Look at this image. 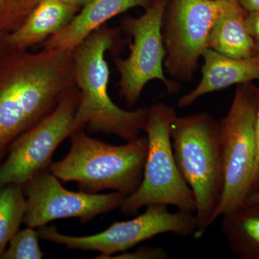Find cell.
Returning a JSON list of instances; mask_svg holds the SVG:
<instances>
[{
	"label": "cell",
	"mask_w": 259,
	"mask_h": 259,
	"mask_svg": "<svg viewBox=\"0 0 259 259\" xmlns=\"http://www.w3.org/2000/svg\"><path fill=\"white\" fill-rule=\"evenodd\" d=\"M74 50L13 49L0 62V164L17 139L76 87Z\"/></svg>",
	"instance_id": "obj_1"
},
{
	"label": "cell",
	"mask_w": 259,
	"mask_h": 259,
	"mask_svg": "<svg viewBox=\"0 0 259 259\" xmlns=\"http://www.w3.org/2000/svg\"><path fill=\"white\" fill-rule=\"evenodd\" d=\"M119 39L117 29L102 26L74 50L75 85L80 92L74 132L87 127L90 133L111 134L128 141L144 131L148 107L123 110L109 95L110 72L105 54Z\"/></svg>",
	"instance_id": "obj_2"
},
{
	"label": "cell",
	"mask_w": 259,
	"mask_h": 259,
	"mask_svg": "<svg viewBox=\"0 0 259 259\" xmlns=\"http://www.w3.org/2000/svg\"><path fill=\"white\" fill-rule=\"evenodd\" d=\"M219 129V120L206 112L177 115L171 123L175 160L195 201V239L202 238L214 223L224 189Z\"/></svg>",
	"instance_id": "obj_3"
},
{
	"label": "cell",
	"mask_w": 259,
	"mask_h": 259,
	"mask_svg": "<svg viewBox=\"0 0 259 259\" xmlns=\"http://www.w3.org/2000/svg\"><path fill=\"white\" fill-rule=\"evenodd\" d=\"M71 148L49 171L62 182H75L83 192L114 190L125 195L141 185L148 151L146 136L116 146L90 137L78 130L70 136Z\"/></svg>",
	"instance_id": "obj_4"
},
{
	"label": "cell",
	"mask_w": 259,
	"mask_h": 259,
	"mask_svg": "<svg viewBox=\"0 0 259 259\" xmlns=\"http://www.w3.org/2000/svg\"><path fill=\"white\" fill-rule=\"evenodd\" d=\"M176 110L164 102L148 107L144 127L148 139V151L141 185L127 196L120 206L121 212L136 214L150 204L174 206L178 210L195 212L192 191L177 166L171 138L172 122Z\"/></svg>",
	"instance_id": "obj_5"
},
{
	"label": "cell",
	"mask_w": 259,
	"mask_h": 259,
	"mask_svg": "<svg viewBox=\"0 0 259 259\" xmlns=\"http://www.w3.org/2000/svg\"><path fill=\"white\" fill-rule=\"evenodd\" d=\"M259 88L253 83L236 85L228 113L219 120L224 189L214 221L244 204L249 195L256 157L255 119Z\"/></svg>",
	"instance_id": "obj_6"
},
{
	"label": "cell",
	"mask_w": 259,
	"mask_h": 259,
	"mask_svg": "<svg viewBox=\"0 0 259 259\" xmlns=\"http://www.w3.org/2000/svg\"><path fill=\"white\" fill-rule=\"evenodd\" d=\"M167 3L168 0H153L141 16H127L121 20V30L131 37L132 42L128 56L115 57L114 61L120 74L119 95L130 107L137 103L145 87L152 80L163 82L170 95L180 91V83L164 74L166 50L161 27Z\"/></svg>",
	"instance_id": "obj_7"
},
{
	"label": "cell",
	"mask_w": 259,
	"mask_h": 259,
	"mask_svg": "<svg viewBox=\"0 0 259 259\" xmlns=\"http://www.w3.org/2000/svg\"><path fill=\"white\" fill-rule=\"evenodd\" d=\"M138 217L116 222L105 231L87 236L62 234L55 227L39 228V238L63 245L69 249L93 250L100 253L98 258L127 251L141 242L164 233L182 237L193 236L197 231L194 213L177 210L171 212L164 204H150Z\"/></svg>",
	"instance_id": "obj_8"
},
{
	"label": "cell",
	"mask_w": 259,
	"mask_h": 259,
	"mask_svg": "<svg viewBox=\"0 0 259 259\" xmlns=\"http://www.w3.org/2000/svg\"><path fill=\"white\" fill-rule=\"evenodd\" d=\"M223 3L224 0H168L161 27L166 50L163 66L177 82L193 79Z\"/></svg>",
	"instance_id": "obj_9"
},
{
	"label": "cell",
	"mask_w": 259,
	"mask_h": 259,
	"mask_svg": "<svg viewBox=\"0 0 259 259\" xmlns=\"http://www.w3.org/2000/svg\"><path fill=\"white\" fill-rule=\"evenodd\" d=\"M80 92L74 87L54 110L20 136L0 164V187L25 185L32 177L50 166L58 146L74 132V117Z\"/></svg>",
	"instance_id": "obj_10"
},
{
	"label": "cell",
	"mask_w": 259,
	"mask_h": 259,
	"mask_svg": "<svg viewBox=\"0 0 259 259\" xmlns=\"http://www.w3.org/2000/svg\"><path fill=\"white\" fill-rule=\"evenodd\" d=\"M26 211L23 223L30 228H41L61 218H78L81 223L120 207L126 196L72 192L65 189L49 170L37 174L23 187Z\"/></svg>",
	"instance_id": "obj_11"
},
{
	"label": "cell",
	"mask_w": 259,
	"mask_h": 259,
	"mask_svg": "<svg viewBox=\"0 0 259 259\" xmlns=\"http://www.w3.org/2000/svg\"><path fill=\"white\" fill-rule=\"evenodd\" d=\"M204 64L198 84L179 99L177 107L186 108L201 97L240 83L259 80V56L236 59L207 48L202 56Z\"/></svg>",
	"instance_id": "obj_12"
},
{
	"label": "cell",
	"mask_w": 259,
	"mask_h": 259,
	"mask_svg": "<svg viewBox=\"0 0 259 259\" xmlns=\"http://www.w3.org/2000/svg\"><path fill=\"white\" fill-rule=\"evenodd\" d=\"M153 2V0H92L80 9L64 30L42 42V49L74 50L89 35L103 26L110 19L138 7L146 9Z\"/></svg>",
	"instance_id": "obj_13"
},
{
	"label": "cell",
	"mask_w": 259,
	"mask_h": 259,
	"mask_svg": "<svg viewBox=\"0 0 259 259\" xmlns=\"http://www.w3.org/2000/svg\"><path fill=\"white\" fill-rule=\"evenodd\" d=\"M80 9L60 0H40L23 23L9 33L12 47L19 50L42 44L64 30Z\"/></svg>",
	"instance_id": "obj_14"
},
{
	"label": "cell",
	"mask_w": 259,
	"mask_h": 259,
	"mask_svg": "<svg viewBox=\"0 0 259 259\" xmlns=\"http://www.w3.org/2000/svg\"><path fill=\"white\" fill-rule=\"evenodd\" d=\"M247 14L238 0H224L221 15L209 34V49L236 59L255 56L245 23Z\"/></svg>",
	"instance_id": "obj_15"
},
{
	"label": "cell",
	"mask_w": 259,
	"mask_h": 259,
	"mask_svg": "<svg viewBox=\"0 0 259 259\" xmlns=\"http://www.w3.org/2000/svg\"><path fill=\"white\" fill-rule=\"evenodd\" d=\"M221 231L238 258L259 259V204H244L223 215Z\"/></svg>",
	"instance_id": "obj_16"
},
{
	"label": "cell",
	"mask_w": 259,
	"mask_h": 259,
	"mask_svg": "<svg viewBox=\"0 0 259 259\" xmlns=\"http://www.w3.org/2000/svg\"><path fill=\"white\" fill-rule=\"evenodd\" d=\"M26 211L23 186L0 187V259L10 241L20 231Z\"/></svg>",
	"instance_id": "obj_17"
},
{
	"label": "cell",
	"mask_w": 259,
	"mask_h": 259,
	"mask_svg": "<svg viewBox=\"0 0 259 259\" xmlns=\"http://www.w3.org/2000/svg\"><path fill=\"white\" fill-rule=\"evenodd\" d=\"M38 233L27 227L10 241L1 259H40L44 256L38 243Z\"/></svg>",
	"instance_id": "obj_18"
},
{
	"label": "cell",
	"mask_w": 259,
	"mask_h": 259,
	"mask_svg": "<svg viewBox=\"0 0 259 259\" xmlns=\"http://www.w3.org/2000/svg\"><path fill=\"white\" fill-rule=\"evenodd\" d=\"M40 0H0V30L13 32L18 28Z\"/></svg>",
	"instance_id": "obj_19"
},
{
	"label": "cell",
	"mask_w": 259,
	"mask_h": 259,
	"mask_svg": "<svg viewBox=\"0 0 259 259\" xmlns=\"http://www.w3.org/2000/svg\"><path fill=\"white\" fill-rule=\"evenodd\" d=\"M169 253L161 248L141 247L133 252L125 251L112 255L109 258L126 259H168Z\"/></svg>",
	"instance_id": "obj_20"
},
{
	"label": "cell",
	"mask_w": 259,
	"mask_h": 259,
	"mask_svg": "<svg viewBox=\"0 0 259 259\" xmlns=\"http://www.w3.org/2000/svg\"><path fill=\"white\" fill-rule=\"evenodd\" d=\"M246 28L253 41L254 55L259 56V11L248 13L245 18Z\"/></svg>",
	"instance_id": "obj_21"
},
{
	"label": "cell",
	"mask_w": 259,
	"mask_h": 259,
	"mask_svg": "<svg viewBox=\"0 0 259 259\" xmlns=\"http://www.w3.org/2000/svg\"><path fill=\"white\" fill-rule=\"evenodd\" d=\"M255 139H256V157L254 171L250 182L249 195L259 191V105L255 119ZM248 195V196H249Z\"/></svg>",
	"instance_id": "obj_22"
},
{
	"label": "cell",
	"mask_w": 259,
	"mask_h": 259,
	"mask_svg": "<svg viewBox=\"0 0 259 259\" xmlns=\"http://www.w3.org/2000/svg\"><path fill=\"white\" fill-rule=\"evenodd\" d=\"M14 49L9 40V33L0 30V62L5 56Z\"/></svg>",
	"instance_id": "obj_23"
},
{
	"label": "cell",
	"mask_w": 259,
	"mask_h": 259,
	"mask_svg": "<svg viewBox=\"0 0 259 259\" xmlns=\"http://www.w3.org/2000/svg\"><path fill=\"white\" fill-rule=\"evenodd\" d=\"M247 13L259 11V0H238Z\"/></svg>",
	"instance_id": "obj_24"
},
{
	"label": "cell",
	"mask_w": 259,
	"mask_h": 259,
	"mask_svg": "<svg viewBox=\"0 0 259 259\" xmlns=\"http://www.w3.org/2000/svg\"><path fill=\"white\" fill-rule=\"evenodd\" d=\"M63 3L66 4L71 5V6L75 7V8L81 9L84 5L88 4L92 0H60Z\"/></svg>",
	"instance_id": "obj_25"
},
{
	"label": "cell",
	"mask_w": 259,
	"mask_h": 259,
	"mask_svg": "<svg viewBox=\"0 0 259 259\" xmlns=\"http://www.w3.org/2000/svg\"><path fill=\"white\" fill-rule=\"evenodd\" d=\"M244 204H259V191L254 192V193L250 194V195L247 197V199H245Z\"/></svg>",
	"instance_id": "obj_26"
}]
</instances>
